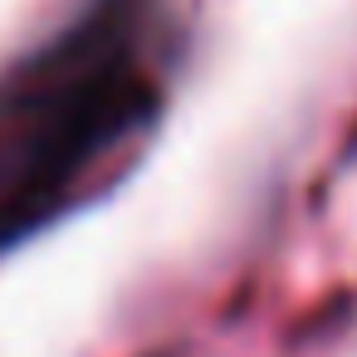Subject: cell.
<instances>
[{
  "label": "cell",
  "mask_w": 357,
  "mask_h": 357,
  "mask_svg": "<svg viewBox=\"0 0 357 357\" xmlns=\"http://www.w3.org/2000/svg\"><path fill=\"white\" fill-rule=\"evenodd\" d=\"M176 50L167 0H93L0 69V255L132 167L167 113Z\"/></svg>",
  "instance_id": "1"
}]
</instances>
